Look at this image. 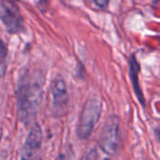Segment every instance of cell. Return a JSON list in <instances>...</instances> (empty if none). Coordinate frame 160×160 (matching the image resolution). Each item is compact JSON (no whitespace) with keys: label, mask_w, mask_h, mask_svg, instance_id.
<instances>
[{"label":"cell","mask_w":160,"mask_h":160,"mask_svg":"<svg viewBox=\"0 0 160 160\" xmlns=\"http://www.w3.org/2000/svg\"><path fill=\"white\" fill-rule=\"evenodd\" d=\"M7 55H8V48L5 42L0 38V66H2L5 63Z\"/></svg>","instance_id":"cell-8"},{"label":"cell","mask_w":160,"mask_h":160,"mask_svg":"<svg viewBox=\"0 0 160 160\" xmlns=\"http://www.w3.org/2000/svg\"><path fill=\"white\" fill-rule=\"evenodd\" d=\"M102 112V102L97 98H88L82 110L77 126V136L79 139L87 140L98 123Z\"/></svg>","instance_id":"cell-2"},{"label":"cell","mask_w":160,"mask_h":160,"mask_svg":"<svg viewBox=\"0 0 160 160\" xmlns=\"http://www.w3.org/2000/svg\"><path fill=\"white\" fill-rule=\"evenodd\" d=\"M42 143V129L39 124L35 123L25 140L22 148L20 158L21 160H34L38 155Z\"/></svg>","instance_id":"cell-6"},{"label":"cell","mask_w":160,"mask_h":160,"mask_svg":"<svg viewBox=\"0 0 160 160\" xmlns=\"http://www.w3.org/2000/svg\"><path fill=\"white\" fill-rule=\"evenodd\" d=\"M45 84V73L40 68H25L17 83L18 118L25 125L37 116Z\"/></svg>","instance_id":"cell-1"},{"label":"cell","mask_w":160,"mask_h":160,"mask_svg":"<svg viewBox=\"0 0 160 160\" xmlns=\"http://www.w3.org/2000/svg\"><path fill=\"white\" fill-rule=\"evenodd\" d=\"M119 141V117L117 115L109 116L99 133L98 146L107 155H113L118 147Z\"/></svg>","instance_id":"cell-3"},{"label":"cell","mask_w":160,"mask_h":160,"mask_svg":"<svg viewBox=\"0 0 160 160\" xmlns=\"http://www.w3.org/2000/svg\"><path fill=\"white\" fill-rule=\"evenodd\" d=\"M98 154L96 149H91L81 160H98Z\"/></svg>","instance_id":"cell-9"},{"label":"cell","mask_w":160,"mask_h":160,"mask_svg":"<svg viewBox=\"0 0 160 160\" xmlns=\"http://www.w3.org/2000/svg\"><path fill=\"white\" fill-rule=\"evenodd\" d=\"M52 112L56 117L65 115L68 109V94L65 80L61 76H56L51 83Z\"/></svg>","instance_id":"cell-5"},{"label":"cell","mask_w":160,"mask_h":160,"mask_svg":"<svg viewBox=\"0 0 160 160\" xmlns=\"http://www.w3.org/2000/svg\"><path fill=\"white\" fill-rule=\"evenodd\" d=\"M0 20L10 34H17L24 30L22 15L14 2L0 1Z\"/></svg>","instance_id":"cell-4"},{"label":"cell","mask_w":160,"mask_h":160,"mask_svg":"<svg viewBox=\"0 0 160 160\" xmlns=\"http://www.w3.org/2000/svg\"><path fill=\"white\" fill-rule=\"evenodd\" d=\"M94 3H95L98 7H100V8H107V6L109 5V2H107V1H100V2L95 1Z\"/></svg>","instance_id":"cell-10"},{"label":"cell","mask_w":160,"mask_h":160,"mask_svg":"<svg viewBox=\"0 0 160 160\" xmlns=\"http://www.w3.org/2000/svg\"><path fill=\"white\" fill-rule=\"evenodd\" d=\"M39 160H40V159H39Z\"/></svg>","instance_id":"cell-11"},{"label":"cell","mask_w":160,"mask_h":160,"mask_svg":"<svg viewBox=\"0 0 160 160\" xmlns=\"http://www.w3.org/2000/svg\"><path fill=\"white\" fill-rule=\"evenodd\" d=\"M128 66H129V77L132 82V86L134 89V92L137 96L138 100L142 106H145V98L143 97L141 85H140V80H139V75H140V64L135 56V54H132L129 57L128 60Z\"/></svg>","instance_id":"cell-7"}]
</instances>
